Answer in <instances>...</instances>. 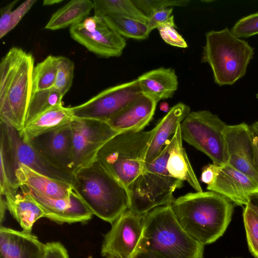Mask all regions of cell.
Returning a JSON list of instances; mask_svg holds the SVG:
<instances>
[{"label": "cell", "mask_w": 258, "mask_h": 258, "mask_svg": "<svg viewBox=\"0 0 258 258\" xmlns=\"http://www.w3.org/2000/svg\"><path fill=\"white\" fill-rule=\"evenodd\" d=\"M207 189L216 192L235 205L245 206L258 194V182L228 163L219 165L212 183Z\"/></svg>", "instance_id": "cell-16"}, {"label": "cell", "mask_w": 258, "mask_h": 258, "mask_svg": "<svg viewBox=\"0 0 258 258\" xmlns=\"http://www.w3.org/2000/svg\"><path fill=\"white\" fill-rule=\"evenodd\" d=\"M144 216L129 210L124 212L104 235L101 256L104 258H130L142 235Z\"/></svg>", "instance_id": "cell-12"}, {"label": "cell", "mask_w": 258, "mask_h": 258, "mask_svg": "<svg viewBox=\"0 0 258 258\" xmlns=\"http://www.w3.org/2000/svg\"><path fill=\"white\" fill-rule=\"evenodd\" d=\"M62 0H44L43 2V6H51L55 4H58L62 2Z\"/></svg>", "instance_id": "cell-43"}, {"label": "cell", "mask_w": 258, "mask_h": 258, "mask_svg": "<svg viewBox=\"0 0 258 258\" xmlns=\"http://www.w3.org/2000/svg\"><path fill=\"white\" fill-rule=\"evenodd\" d=\"M45 249L31 233L1 225L0 258H43Z\"/></svg>", "instance_id": "cell-18"}, {"label": "cell", "mask_w": 258, "mask_h": 258, "mask_svg": "<svg viewBox=\"0 0 258 258\" xmlns=\"http://www.w3.org/2000/svg\"><path fill=\"white\" fill-rule=\"evenodd\" d=\"M231 31L239 38H248L258 34V12L239 20L231 28Z\"/></svg>", "instance_id": "cell-35"}, {"label": "cell", "mask_w": 258, "mask_h": 258, "mask_svg": "<svg viewBox=\"0 0 258 258\" xmlns=\"http://www.w3.org/2000/svg\"><path fill=\"white\" fill-rule=\"evenodd\" d=\"M243 219L249 250L258 258V214L247 205L243 209Z\"/></svg>", "instance_id": "cell-32"}, {"label": "cell", "mask_w": 258, "mask_h": 258, "mask_svg": "<svg viewBox=\"0 0 258 258\" xmlns=\"http://www.w3.org/2000/svg\"><path fill=\"white\" fill-rule=\"evenodd\" d=\"M74 64L68 57L58 56L57 70L53 88L63 96L72 87L74 78Z\"/></svg>", "instance_id": "cell-33"}, {"label": "cell", "mask_w": 258, "mask_h": 258, "mask_svg": "<svg viewBox=\"0 0 258 258\" xmlns=\"http://www.w3.org/2000/svg\"><path fill=\"white\" fill-rule=\"evenodd\" d=\"M73 145V172L96 160L100 149L119 133L106 121L74 117L70 123Z\"/></svg>", "instance_id": "cell-10"}, {"label": "cell", "mask_w": 258, "mask_h": 258, "mask_svg": "<svg viewBox=\"0 0 258 258\" xmlns=\"http://www.w3.org/2000/svg\"><path fill=\"white\" fill-rule=\"evenodd\" d=\"M204 250L181 227L170 204L145 215L142 235L130 258H203Z\"/></svg>", "instance_id": "cell-2"}, {"label": "cell", "mask_w": 258, "mask_h": 258, "mask_svg": "<svg viewBox=\"0 0 258 258\" xmlns=\"http://www.w3.org/2000/svg\"><path fill=\"white\" fill-rule=\"evenodd\" d=\"M142 94L136 79L108 88L72 108L75 117L106 122Z\"/></svg>", "instance_id": "cell-11"}, {"label": "cell", "mask_w": 258, "mask_h": 258, "mask_svg": "<svg viewBox=\"0 0 258 258\" xmlns=\"http://www.w3.org/2000/svg\"><path fill=\"white\" fill-rule=\"evenodd\" d=\"M227 162L258 182V172L253 163L250 125L245 122L227 125L223 131Z\"/></svg>", "instance_id": "cell-15"}, {"label": "cell", "mask_w": 258, "mask_h": 258, "mask_svg": "<svg viewBox=\"0 0 258 258\" xmlns=\"http://www.w3.org/2000/svg\"><path fill=\"white\" fill-rule=\"evenodd\" d=\"M90 0H72L54 13L44 28L50 30L63 29L82 22L93 9Z\"/></svg>", "instance_id": "cell-26"}, {"label": "cell", "mask_w": 258, "mask_h": 258, "mask_svg": "<svg viewBox=\"0 0 258 258\" xmlns=\"http://www.w3.org/2000/svg\"><path fill=\"white\" fill-rule=\"evenodd\" d=\"M183 230L193 239L205 245L215 242L230 224L235 205L212 191L188 193L170 204Z\"/></svg>", "instance_id": "cell-1"}, {"label": "cell", "mask_w": 258, "mask_h": 258, "mask_svg": "<svg viewBox=\"0 0 258 258\" xmlns=\"http://www.w3.org/2000/svg\"><path fill=\"white\" fill-rule=\"evenodd\" d=\"M26 142L50 165L63 173L74 175L70 123Z\"/></svg>", "instance_id": "cell-14"}, {"label": "cell", "mask_w": 258, "mask_h": 258, "mask_svg": "<svg viewBox=\"0 0 258 258\" xmlns=\"http://www.w3.org/2000/svg\"><path fill=\"white\" fill-rule=\"evenodd\" d=\"M72 186L93 215L111 224L129 208L127 188L96 159L74 174Z\"/></svg>", "instance_id": "cell-4"}, {"label": "cell", "mask_w": 258, "mask_h": 258, "mask_svg": "<svg viewBox=\"0 0 258 258\" xmlns=\"http://www.w3.org/2000/svg\"><path fill=\"white\" fill-rule=\"evenodd\" d=\"M45 245L43 258H70L67 249L60 242H47Z\"/></svg>", "instance_id": "cell-38"}, {"label": "cell", "mask_w": 258, "mask_h": 258, "mask_svg": "<svg viewBox=\"0 0 258 258\" xmlns=\"http://www.w3.org/2000/svg\"><path fill=\"white\" fill-rule=\"evenodd\" d=\"M15 178L19 188L25 186L50 199L67 198L73 191L71 183L43 174L23 164L16 170Z\"/></svg>", "instance_id": "cell-20"}, {"label": "cell", "mask_w": 258, "mask_h": 258, "mask_svg": "<svg viewBox=\"0 0 258 258\" xmlns=\"http://www.w3.org/2000/svg\"><path fill=\"white\" fill-rule=\"evenodd\" d=\"M160 109L161 110L164 112H168L169 110V105L168 103L166 102H162L160 104Z\"/></svg>", "instance_id": "cell-44"}, {"label": "cell", "mask_w": 258, "mask_h": 258, "mask_svg": "<svg viewBox=\"0 0 258 258\" xmlns=\"http://www.w3.org/2000/svg\"><path fill=\"white\" fill-rule=\"evenodd\" d=\"M63 97L54 88L32 92L27 109L25 125L40 114L52 107L62 105Z\"/></svg>", "instance_id": "cell-29"}, {"label": "cell", "mask_w": 258, "mask_h": 258, "mask_svg": "<svg viewBox=\"0 0 258 258\" xmlns=\"http://www.w3.org/2000/svg\"><path fill=\"white\" fill-rule=\"evenodd\" d=\"M189 113V106L181 102L169 109L153 128L154 133L146 152L144 165L152 163L158 157L168 143V139L175 134L178 125Z\"/></svg>", "instance_id": "cell-21"}, {"label": "cell", "mask_w": 258, "mask_h": 258, "mask_svg": "<svg viewBox=\"0 0 258 258\" xmlns=\"http://www.w3.org/2000/svg\"><path fill=\"white\" fill-rule=\"evenodd\" d=\"M157 103L154 98L142 94L106 122L119 133L142 131L152 118Z\"/></svg>", "instance_id": "cell-19"}, {"label": "cell", "mask_w": 258, "mask_h": 258, "mask_svg": "<svg viewBox=\"0 0 258 258\" xmlns=\"http://www.w3.org/2000/svg\"><path fill=\"white\" fill-rule=\"evenodd\" d=\"M74 117L72 107L58 105L35 117L19 132L20 134L25 142H28L38 136L69 124Z\"/></svg>", "instance_id": "cell-23"}, {"label": "cell", "mask_w": 258, "mask_h": 258, "mask_svg": "<svg viewBox=\"0 0 258 258\" xmlns=\"http://www.w3.org/2000/svg\"><path fill=\"white\" fill-rule=\"evenodd\" d=\"M142 94L158 102L171 98L177 90L178 82L174 70L160 68L147 72L137 79Z\"/></svg>", "instance_id": "cell-24"}, {"label": "cell", "mask_w": 258, "mask_h": 258, "mask_svg": "<svg viewBox=\"0 0 258 258\" xmlns=\"http://www.w3.org/2000/svg\"><path fill=\"white\" fill-rule=\"evenodd\" d=\"M253 154V163L258 172V121L250 125Z\"/></svg>", "instance_id": "cell-40"}, {"label": "cell", "mask_w": 258, "mask_h": 258, "mask_svg": "<svg viewBox=\"0 0 258 258\" xmlns=\"http://www.w3.org/2000/svg\"><path fill=\"white\" fill-rule=\"evenodd\" d=\"M219 166L213 163L204 166L201 174L202 182L207 185L212 183L217 173Z\"/></svg>", "instance_id": "cell-39"}, {"label": "cell", "mask_w": 258, "mask_h": 258, "mask_svg": "<svg viewBox=\"0 0 258 258\" xmlns=\"http://www.w3.org/2000/svg\"><path fill=\"white\" fill-rule=\"evenodd\" d=\"M256 98L258 99V93L256 94Z\"/></svg>", "instance_id": "cell-45"}, {"label": "cell", "mask_w": 258, "mask_h": 258, "mask_svg": "<svg viewBox=\"0 0 258 258\" xmlns=\"http://www.w3.org/2000/svg\"><path fill=\"white\" fill-rule=\"evenodd\" d=\"M21 194L18 189L7 191L3 196L7 204V209L17 220L22 230L31 233L35 222L44 217L45 214L41 207L31 197L25 187H20Z\"/></svg>", "instance_id": "cell-22"}, {"label": "cell", "mask_w": 258, "mask_h": 258, "mask_svg": "<svg viewBox=\"0 0 258 258\" xmlns=\"http://www.w3.org/2000/svg\"><path fill=\"white\" fill-rule=\"evenodd\" d=\"M1 202H0V222L1 225H2V223L5 219L6 211L7 209V204L4 198H3V196L1 195Z\"/></svg>", "instance_id": "cell-41"}, {"label": "cell", "mask_w": 258, "mask_h": 258, "mask_svg": "<svg viewBox=\"0 0 258 258\" xmlns=\"http://www.w3.org/2000/svg\"><path fill=\"white\" fill-rule=\"evenodd\" d=\"M154 133L121 132L98 151L96 159L111 175L128 188L141 173L145 157Z\"/></svg>", "instance_id": "cell-6"}, {"label": "cell", "mask_w": 258, "mask_h": 258, "mask_svg": "<svg viewBox=\"0 0 258 258\" xmlns=\"http://www.w3.org/2000/svg\"><path fill=\"white\" fill-rule=\"evenodd\" d=\"M94 15L119 16L137 19L147 23L146 17L135 5L132 0H94Z\"/></svg>", "instance_id": "cell-27"}, {"label": "cell", "mask_w": 258, "mask_h": 258, "mask_svg": "<svg viewBox=\"0 0 258 258\" xmlns=\"http://www.w3.org/2000/svg\"><path fill=\"white\" fill-rule=\"evenodd\" d=\"M135 5L148 18L154 12L172 7L188 5L189 0H132Z\"/></svg>", "instance_id": "cell-34"}, {"label": "cell", "mask_w": 258, "mask_h": 258, "mask_svg": "<svg viewBox=\"0 0 258 258\" xmlns=\"http://www.w3.org/2000/svg\"><path fill=\"white\" fill-rule=\"evenodd\" d=\"M170 142L171 146L166 164L169 174L176 179L187 182L197 192L202 191L200 184L182 146L180 124L177 126Z\"/></svg>", "instance_id": "cell-25"}, {"label": "cell", "mask_w": 258, "mask_h": 258, "mask_svg": "<svg viewBox=\"0 0 258 258\" xmlns=\"http://www.w3.org/2000/svg\"><path fill=\"white\" fill-rule=\"evenodd\" d=\"M32 54L12 47L0 63V119L21 132L33 92Z\"/></svg>", "instance_id": "cell-3"}, {"label": "cell", "mask_w": 258, "mask_h": 258, "mask_svg": "<svg viewBox=\"0 0 258 258\" xmlns=\"http://www.w3.org/2000/svg\"><path fill=\"white\" fill-rule=\"evenodd\" d=\"M103 18L109 26L124 38L145 39L150 33L146 22L119 16L109 15Z\"/></svg>", "instance_id": "cell-28"}, {"label": "cell", "mask_w": 258, "mask_h": 258, "mask_svg": "<svg viewBox=\"0 0 258 258\" xmlns=\"http://www.w3.org/2000/svg\"><path fill=\"white\" fill-rule=\"evenodd\" d=\"M170 146V140L152 163L144 165L141 173L127 188L128 210L144 215L155 208L171 204L174 200L173 193L182 186L183 181L171 176L167 170Z\"/></svg>", "instance_id": "cell-8"}, {"label": "cell", "mask_w": 258, "mask_h": 258, "mask_svg": "<svg viewBox=\"0 0 258 258\" xmlns=\"http://www.w3.org/2000/svg\"><path fill=\"white\" fill-rule=\"evenodd\" d=\"M0 194L20 188L15 172L23 164L43 174L72 183L74 175L63 173L47 163L20 132L6 122L0 121Z\"/></svg>", "instance_id": "cell-7"}, {"label": "cell", "mask_w": 258, "mask_h": 258, "mask_svg": "<svg viewBox=\"0 0 258 258\" xmlns=\"http://www.w3.org/2000/svg\"><path fill=\"white\" fill-rule=\"evenodd\" d=\"M226 124L209 110L190 112L180 123L182 140L208 156L213 163L227 162L223 131Z\"/></svg>", "instance_id": "cell-9"}, {"label": "cell", "mask_w": 258, "mask_h": 258, "mask_svg": "<svg viewBox=\"0 0 258 258\" xmlns=\"http://www.w3.org/2000/svg\"><path fill=\"white\" fill-rule=\"evenodd\" d=\"M58 59V56L48 55L34 67L32 92L53 88L57 70Z\"/></svg>", "instance_id": "cell-30"}, {"label": "cell", "mask_w": 258, "mask_h": 258, "mask_svg": "<svg viewBox=\"0 0 258 258\" xmlns=\"http://www.w3.org/2000/svg\"><path fill=\"white\" fill-rule=\"evenodd\" d=\"M248 205L258 214V194L255 195L250 198Z\"/></svg>", "instance_id": "cell-42"}, {"label": "cell", "mask_w": 258, "mask_h": 258, "mask_svg": "<svg viewBox=\"0 0 258 258\" xmlns=\"http://www.w3.org/2000/svg\"><path fill=\"white\" fill-rule=\"evenodd\" d=\"M69 32L75 41L100 57H119L126 45L125 38L109 26L101 17L94 28L85 29L80 23L71 26Z\"/></svg>", "instance_id": "cell-13"}, {"label": "cell", "mask_w": 258, "mask_h": 258, "mask_svg": "<svg viewBox=\"0 0 258 258\" xmlns=\"http://www.w3.org/2000/svg\"><path fill=\"white\" fill-rule=\"evenodd\" d=\"M36 1V0H27L13 10L15 5L18 2L16 0L1 8L0 38L5 36L17 25Z\"/></svg>", "instance_id": "cell-31"}, {"label": "cell", "mask_w": 258, "mask_h": 258, "mask_svg": "<svg viewBox=\"0 0 258 258\" xmlns=\"http://www.w3.org/2000/svg\"><path fill=\"white\" fill-rule=\"evenodd\" d=\"M24 186V185H23ZM42 209L45 218L59 224L86 222L92 218V212L74 190L64 199H52L39 195L24 186Z\"/></svg>", "instance_id": "cell-17"}, {"label": "cell", "mask_w": 258, "mask_h": 258, "mask_svg": "<svg viewBox=\"0 0 258 258\" xmlns=\"http://www.w3.org/2000/svg\"><path fill=\"white\" fill-rule=\"evenodd\" d=\"M173 9L172 8L162 9L154 12L147 22L149 31L157 29L160 26L167 22L172 17Z\"/></svg>", "instance_id": "cell-37"}, {"label": "cell", "mask_w": 258, "mask_h": 258, "mask_svg": "<svg viewBox=\"0 0 258 258\" xmlns=\"http://www.w3.org/2000/svg\"><path fill=\"white\" fill-rule=\"evenodd\" d=\"M176 26L173 16L165 23L158 28L162 39L167 44L182 48L188 47L187 44L183 37L176 30Z\"/></svg>", "instance_id": "cell-36"}, {"label": "cell", "mask_w": 258, "mask_h": 258, "mask_svg": "<svg viewBox=\"0 0 258 258\" xmlns=\"http://www.w3.org/2000/svg\"><path fill=\"white\" fill-rule=\"evenodd\" d=\"M254 54L253 48L247 41L226 27L206 33L202 61L210 66L216 84L232 85L244 76Z\"/></svg>", "instance_id": "cell-5"}]
</instances>
